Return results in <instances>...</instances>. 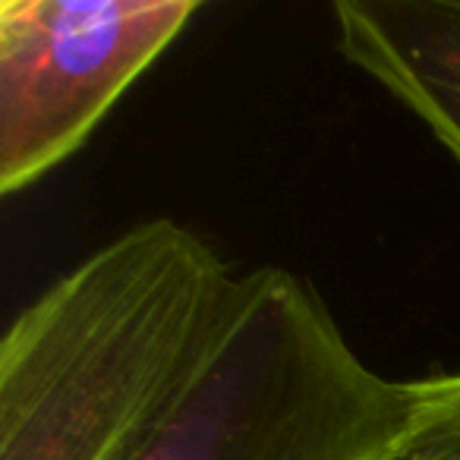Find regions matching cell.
Returning a JSON list of instances; mask_svg holds the SVG:
<instances>
[{"instance_id": "1", "label": "cell", "mask_w": 460, "mask_h": 460, "mask_svg": "<svg viewBox=\"0 0 460 460\" xmlns=\"http://www.w3.org/2000/svg\"><path fill=\"white\" fill-rule=\"evenodd\" d=\"M237 290L186 224L127 227L0 341V460H133L192 382Z\"/></svg>"}, {"instance_id": "2", "label": "cell", "mask_w": 460, "mask_h": 460, "mask_svg": "<svg viewBox=\"0 0 460 460\" xmlns=\"http://www.w3.org/2000/svg\"><path fill=\"white\" fill-rule=\"evenodd\" d=\"M416 382L376 372L309 278L262 265L133 460H397Z\"/></svg>"}, {"instance_id": "3", "label": "cell", "mask_w": 460, "mask_h": 460, "mask_svg": "<svg viewBox=\"0 0 460 460\" xmlns=\"http://www.w3.org/2000/svg\"><path fill=\"white\" fill-rule=\"evenodd\" d=\"M199 10V0H0V192H22L79 152Z\"/></svg>"}, {"instance_id": "4", "label": "cell", "mask_w": 460, "mask_h": 460, "mask_svg": "<svg viewBox=\"0 0 460 460\" xmlns=\"http://www.w3.org/2000/svg\"><path fill=\"white\" fill-rule=\"evenodd\" d=\"M338 51L460 164V0H338Z\"/></svg>"}, {"instance_id": "5", "label": "cell", "mask_w": 460, "mask_h": 460, "mask_svg": "<svg viewBox=\"0 0 460 460\" xmlns=\"http://www.w3.org/2000/svg\"><path fill=\"white\" fill-rule=\"evenodd\" d=\"M416 416L397 460H460V372L416 382Z\"/></svg>"}]
</instances>
